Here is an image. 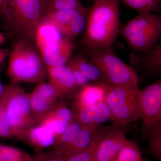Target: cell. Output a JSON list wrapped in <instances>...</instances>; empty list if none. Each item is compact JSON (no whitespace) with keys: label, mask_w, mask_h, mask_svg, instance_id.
I'll list each match as a JSON object with an SVG mask.
<instances>
[{"label":"cell","mask_w":161,"mask_h":161,"mask_svg":"<svg viewBox=\"0 0 161 161\" xmlns=\"http://www.w3.org/2000/svg\"><path fill=\"white\" fill-rule=\"evenodd\" d=\"M29 101L32 113L38 125L54 104L48 102L34 90L29 94Z\"/></svg>","instance_id":"e0dca14e"},{"label":"cell","mask_w":161,"mask_h":161,"mask_svg":"<svg viewBox=\"0 0 161 161\" xmlns=\"http://www.w3.org/2000/svg\"><path fill=\"white\" fill-rule=\"evenodd\" d=\"M83 126L80 122L76 118H74L64 132L56 139L55 143L52 147L55 149H60L66 147L74 140Z\"/></svg>","instance_id":"44dd1931"},{"label":"cell","mask_w":161,"mask_h":161,"mask_svg":"<svg viewBox=\"0 0 161 161\" xmlns=\"http://www.w3.org/2000/svg\"><path fill=\"white\" fill-rule=\"evenodd\" d=\"M55 136L45 127L38 125L31 128L26 133L24 142L35 149L42 150L55 143Z\"/></svg>","instance_id":"9a60e30c"},{"label":"cell","mask_w":161,"mask_h":161,"mask_svg":"<svg viewBox=\"0 0 161 161\" xmlns=\"http://www.w3.org/2000/svg\"><path fill=\"white\" fill-rule=\"evenodd\" d=\"M85 8L80 0H46L45 13Z\"/></svg>","instance_id":"cb8c5ba5"},{"label":"cell","mask_w":161,"mask_h":161,"mask_svg":"<svg viewBox=\"0 0 161 161\" xmlns=\"http://www.w3.org/2000/svg\"><path fill=\"white\" fill-rule=\"evenodd\" d=\"M94 144L85 150L76 153L68 157L65 161H94Z\"/></svg>","instance_id":"f546056e"},{"label":"cell","mask_w":161,"mask_h":161,"mask_svg":"<svg viewBox=\"0 0 161 161\" xmlns=\"http://www.w3.org/2000/svg\"><path fill=\"white\" fill-rule=\"evenodd\" d=\"M24 153L14 147L0 144V161H13Z\"/></svg>","instance_id":"f1b7e54d"},{"label":"cell","mask_w":161,"mask_h":161,"mask_svg":"<svg viewBox=\"0 0 161 161\" xmlns=\"http://www.w3.org/2000/svg\"><path fill=\"white\" fill-rule=\"evenodd\" d=\"M13 161H34V158H32L29 154L24 153L23 155Z\"/></svg>","instance_id":"d6a6232c"},{"label":"cell","mask_w":161,"mask_h":161,"mask_svg":"<svg viewBox=\"0 0 161 161\" xmlns=\"http://www.w3.org/2000/svg\"><path fill=\"white\" fill-rule=\"evenodd\" d=\"M121 35L134 51L145 53L153 48L161 36V16L138 13L122 27Z\"/></svg>","instance_id":"5b68a950"},{"label":"cell","mask_w":161,"mask_h":161,"mask_svg":"<svg viewBox=\"0 0 161 161\" xmlns=\"http://www.w3.org/2000/svg\"><path fill=\"white\" fill-rule=\"evenodd\" d=\"M87 9L86 31L81 44L91 49L112 47L119 32L118 0H102Z\"/></svg>","instance_id":"6da1fadb"},{"label":"cell","mask_w":161,"mask_h":161,"mask_svg":"<svg viewBox=\"0 0 161 161\" xmlns=\"http://www.w3.org/2000/svg\"><path fill=\"white\" fill-rule=\"evenodd\" d=\"M115 161H146L135 139L128 140L119 152Z\"/></svg>","instance_id":"d6986e66"},{"label":"cell","mask_w":161,"mask_h":161,"mask_svg":"<svg viewBox=\"0 0 161 161\" xmlns=\"http://www.w3.org/2000/svg\"><path fill=\"white\" fill-rule=\"evenodd\" d=\"M143 65L148 71L159 75L161 69V43L156 44L150 51L143 53Z\"/></svg>","instance_id":"ffe728a7"},{"label":"cell","mask_w":161,"mask_h":161,"mask_svg":"<svg viewBox=\"0 0 161 161\" xmlns=\"http://www.w3.org/2000/svg\"><path fill=\"white\" fill-rule=\"evenodd\" d=\"M6 97L5 92L0 97V137L12 136L7 119L6 110Z\"/></svg>","instance_id":"83f0119b"},{"label":"cell","mask_w":161,"mask_h":161,"mask_svg":"<svg viewBox=\"0 0 161 161\" xmlns=\"http://www.w3.org/2000/svg\"><path fill=\"white\" fill-rule=\"evenodd\" d=\"M142 140L161 124V79L141 90Z\"/></svg>","instance_id":"30bf717a"},{"label":"cell","mask_w":161,"mask_h":161,"mask_svg":"<svg viewBox=\"0 0 161 161\" xmlns=\"http://www.w3.org/2000/svg\"><path fill=\"white\" fill-rule=\"evenodd\" d=\"M92 82H105L99 69L83 55H75L69 60Z\"/></svg>","instance_id":"2e32d148"},{"label":"cell","mask_w":161,"mask_h":161,"mask_svg":"<svg viewBox=\"0 0 161 161\" xmlns=\"http://www.w3.org/2000/svg\"><path fill=\"white\" fill-rule=\"evenodd\" d=\"M73 111L75 118L83 125H100L111 118L109 108L104 101Z\"/></svg>","instance_id":"5bb4252c"},{"label":"cell","mask_w":161,"mask_h":161,"mask_svg":"<svg viewBox=\"0 0 161 161\" xmlns=\"http://www.w3.org/2000/svg\"><path fill=\"white\" fill-rule=\"evenodd\" d=\"M128 125L112 123L98 129L93 141L94 161H115L122 147L128 139Z\"/></svg>","instance_id":"9c48e42d"},{"label":"cell","mask_w":161,"mask_h":161,"mask_svg":"<svg viewBox=\"0 0 161 161\" xmlns=\"http://www.w3.org/2000/svg\"><path fill=\"white\" fill-rule=\"evenodd\" d=\"M56 118L69 125L75 118L73 110L64 103L57 101L49 111Z\"/></svg>","instance_id":"d4e9b609"},{"label":"cell","mask_w":161,"mask_h":161,"mask_svg":"<svg viewBox=\"0 0 161 161\" xmlns=\"http://www.w3.org/2000/svg\"><path fill=\"white\" fill-rule=\"evenodd\" d=\"M86 8L75 10L46 12L45 16L49 19L59 29L61 30L78 16L87 12Z\"/></svg>","instance_id":"ac0fdd59"},{"label":"cell","mask_w":161,"mask_h":161,"mask_svg":"<svg viewBox=\"0 0 161 161\" xmlns=\"http://www.w3.org/2000/svg\"><path fill=\"white\" fill-rule=\"evenodd\" d=\"M6 41V38L5 35L3 33L0 32V46L3 45Z\"/></svg>","instance_id":"836d02e7"},{"label":"cell","mask_w":161,"mask_h":161,"mask_svg":"<svg viewBox=\"0 0 161 161\" xmlns=\"http://www.w3.org/2000/svg\"><path fill=\"white\" fill-rule=\"evenodd\" d=\"M94 3H96V2H99V1H102V0H93Z\"/></svg>","instance_id":"d590c367"},{"label":"cell","mask_w":161,"mask_h":161,"mask_svg":"<svg viewBox=\"0 0 161 161\" xmlns=\"http://www.w3.org/2000/svg\"><path fill=\"white\" fill-rule=\"evenodd\" d=\"M83 55L97 66L109 85H138L136 72L115 56L112 47L97 49L85 47Z\"/></svg>","instance_id":"8992f818"},{"label":"cell","mask_w":161,"mask_h":161,"mask_svg":"<svg viewBox=\"0 0 161 161\" xmlns=\"http://www.w3.org/2000/svg\"><path fill=\"white\" fill-rule=\"evenodd\" d=\"M87 10L78 16L68 25L60 30V31L67 38L73 40L80 34L86 24Z\"/></svg>","instance_id":"603a6c76"},{"label":"cell","mask_w":161,"mask_h":161,"mask_svg":"<svg viewBox=\"0 0 161 161\" xmlns=\"http://www.w3.org/2000/svg\"><path fill=\"white\" fill-rule=\"evenodd\" d=\"M34 43L46 66L66 64L75 47L73 40L45 15L36 30Z\"/></svg>","instance_id":"3957f363"},{"label":"cell","mask_w":161,"mask_h":161,"mask_svg":"<svg viewBox=\"0 0 161 161\" xmlns=\"http://www.w3.org/2000/svg\"><path fill=\"white\" fill-rule=\"evenodd\" d=\"M109 86L105 82H98L80 87L73 97L72 110L92 106L104 101Z\"/></svg>","instance_id":"7c38bea8"},{"label":"cell","mask_w":161,"mask_h":161,"mask_svg":"<svg viewBox=\"0 0 161 161\" xmlns=\"http://www.w3.org/2000/svg\"><path fill=\"white\" fill-rule=\"evenodd\" d=\"M7 119L12 136L24 140L26 133L37 125L31 109L29 94L19 84L10 83L4 87Z\"/></svg>","instance_id":"52a82bcc"},{"label":"cell","mask_w":161,"mask_h":161,"mask_svg":"<svg viewBox=\"0 0 161 161\" xmlns=\"http://www.w3.org/2000/svg\"><path fill=\"white\" fill-rule=\"evenodd\" d=\"M138 13L158 11L161 7V0H118Z\"/></svg>","instance_id":"7402d4cb"},{"label":"cell","mask_w":161,"mask_h":161,"mask_svg":"<svg viewBox=\"0 0 161 161\" xmlns=\"http://www.w3.org/2000/svg\"><path fill=\"white\" fill-rule=\"evenodd\" d=\"M0 12H1V11H0Z\"/></svg>","instance_id":"8d00e7d4"},{"label":"cell","mask_w":161,"mask_h":161,"mask_svg":"<svg viewBox=\"0 0 161 161\" xmlns=\"http://www.w3.org/2000/svg\"><path fill=\"white\" fill-rule=\"evenodd\" d=\"M9 53V50L0 48V64L3 63V61L8 57Z\"/></svg>","instance_id":"1f68e13d"},{"label":"cell","mask_w":161,"mask_h":161,"mask_svg":"<svg viewBox=\"0 0 161 161\" xmlns=\"http://www.w3.org/2000/svg\"><path fill=\"white\" fill-rule=\"evenodd\" d=\"M34 90L52 104H54L58 101V98L60 97L54 87L44 80L37 83Z\"/></svg>","instance_id":"4316f807"},{"label":"cell","mask_w":161,"mask_h":161,"mask_svg":"<svg viewBox=\"0 0 161 161\" xmlns=\"http://www.w3.org/2000/svg\"><path fill=\"white\" fill-rule=\"evenodd\" d=\"M46 4V0H8L2 11L15 31L31 36L45 15Z\"/></svg>","instance_id":"ba28073f"},{"label":"cell","mask_w":161,"mask_h":161,"mask_svg":"<svg viewBox=\"0 0 161 161\" xmlns=\"http://www.w3.org/2000/svg\"><path fill=\"white\" fill-rule=\"evenodd\" d=\"M100 128V125H84L78 135L66 147L62 149H57L52 147L53 150L59 153L65 158L76 153L87 149L92 145L95 135Z\"/></svg>","instance_id":"4fadbf2b"},{"label":"cell","mask_w":161,"mask_h":161,"mask_svg":"<svg viewBox=\"0 0 161 161\" xmlns=\"http://www.w3.org/2000/svg\"><path fill=\"white\" fill-rule=\"evenodd\" d=\"M34 161H65V158L53 149L45 152L38 153L35 158Z\"/></svg>","instance_id":"4dcf8cb0"},{"label":"cell","mask_w":161,"mask_h":161,"mask_svg":"<svg viewBox=\"0 0 161 161\" xmlns=\"http://www.w3.org/2000/svg\"><path fill=\"white\" fill-rule=\"evenodd\" d=\"M4 87H3L2 82H1V79H0V97L3 95V92H4Z\"/></svg>","instance_id":"e575fe53"},{"label":"cell","mask_w":161,"mask_h":161,"mask_svg":"<svg viewBox=\"0 0 161 161\" xmlns=\"http://www.w3.org/2000/svg\"><path fill=\"white\" fill-rule=\"evenodd\" d=\"M148 140L147 152L161 161V124L150 134Z\"/></svg>","instance_id":"484cf974"},{"label":"cell","mask_w":161,"mask_h":161,"mask_svg":"<svg viewBox=\"0 0 161 161\" xmlns=\"http://www.w3.org/2000/svg\"><path fill=\"white\" fill-rule=\"evenodd\" d=\"M7 75L12 83H38L47 76L46 66L33 42L20 37L9 52Z\"/></svg>","instance_id":"7a4b0ae2"},{"label":"cell","mask_w":161,"mask_h":161,"mask_svg":"<svg viewBox=\"0 0 161 161\" xmlns=\"http://www.w3.org/2000/svg\"><path fill=\"white\" fill-rule=\"evenodd\" d=\"M47 75L51 84L58 91L61 98L74 97L80 87L69 67L47 66Z\"/></svg>","instance_id":"8fae6325"},{"label":"cell","mask_w":161,"mask_h":161,"mask_svg":"<svg viewBox=\"0 0 161 161\" xmlns=\"http://www.w3.org/2000/svg\"><path fill=\"white\" fill-rule=\"evenodd\" d=\"M104 102L109 108L112 123L129 125L141 119V90L138 85H109Z\"/></svg>","instance_id":"277c9868"}]
</instances>
